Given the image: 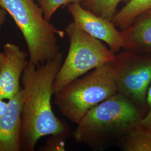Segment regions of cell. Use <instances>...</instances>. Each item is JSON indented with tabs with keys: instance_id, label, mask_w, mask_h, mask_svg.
I'll return each instance as SVG.
<instances>
[{
	"instance_id": "obj_1",
	"label": "cell",
	"mask_w": 151,
	"mask_h": 151,
	"mask_svg": "<svg viewBox=\"0 0 151 151\" xmlns=\"http://www.w3.org/2000/svg\"><path fill=\"white\" fill-rule=\"evenodd\" d=\"M63 61L60 52L42 65L29 62L22 76V151H34L38 141L45 136L68 138L71 134L69 124L54 114L51 103L54 80Z\"/></svg>"
},
{
	"instance_id": "obj_2",
	"label": "cell",
	"mask_w": 151,
	"mask_h": 151,
	"mask_svg": "<svg viewBox=\"0 0 151 151\" xmlns=\"http://www.w3.org/2000/svg\"><path fill=\"white\" fill-rule=\"evenodd\" d=\"M145 115L129 99L116 93L90 110L72 135L76 142L93 151L101 150L140 124Z\"/></svg>"
},
{
	"instance_id": "obj_3",
	"label": "cell",
	"mask_w": 151,
	"mask_h": 151,
	"mask_svg": "<svg viewBox=\"0 0 151 151\" xmlns=\"http://www.w3.org/2000/svg\"><path fill=\"white\" fill-rule=\"evenodd\" d=\"M0 7L9 14L21 31L30 63L43 64L60 52L57 37L63 38L65 32L45 19L35 0H0Z\"/></svg>"
},
{
	"instance_id": "obj_4",
	"label": "cell",
	"mask_w": 151,
	"mask_h": 151,
	"mask_svg": "<svg viewBox=\"0 0 151 151\" xmlns=\"http://www.w3.org/2000/svg\"><path fill=\"white\" fill-rule=\"evenodd\" d=\"M118 93L112 62L72 81L54 94L61 114L77 124L92 108Z\"/></svg>"
},
{
	"instance_id": "obj_5",
	"label": "cell",
	"mask_w": 151,
	"mask_h": 151,
	"mask_svg": "<svg viewBox=\"0 0 151 151\" xmlns=\"http://www.w3.org/2000/svg\"><path fill=\"white\" fill-rule=\"evenodd\" d=\"M70 42L67 55L54 80V95L91 70L113 61L115 54L96 38L83 31L75 22L65 29Z\"/></svg>"
},
{
	"instance_id": "obj_6",
	"label": "cell",
	"mask_w": 151,
	"mask_h": 151,
	"mask_svg": "<svg viewBox=\"0 0 151 151\" xmlns=\"http://www.w3.org/2000/svg\"><path fill=\"white\" fill-rule=\"evenodd\" d=\"M112 65L118 93L146 115L147 93L151 83V53L123 50L115 54Z\"/></svg>"
},
{
	"instance_id": "obj_7",
	"label": "cell",
	"mask_w": 151,
	"mask_h": 151,
	"mask_svg": "<svg viewBox=\"0 0 151 151\" xmlns=\"http://www.w3.org/2000/svg\"><path fill=\"white\" fill-rule=\"evenodd\" d=\"M68 10L78 27L92 37L105 42L114 53L123 49V32L115 27L111 21L87 10L81 4L68 5Z\"/></svg>"
},
{
	"instance_id": "obj_8",
	"label": "cell",
	"mask_w": 151,
	"mask_h": 151,
	"mask_svg": "<svg viewBox=\"0 0 151 151\" xmlns=\"http://www.w3.org/2000/svg\"><path fill=\"white\" fill-rule=\"evenodd\" d=\"M4 60L0 66V98L10 100L22 89V76L29 63L28 55L16 44L3 47Z\"/></svg>"
},
{
	"instance_id": "obj_9",
	"label": "cell",
	"mask_w": 151,
	"mask_h": 151,
	"mask_svg": "<svg viewBox=\"0 0 151 151\" xmlns=\"http://www.w3.org/2000/svg\"><path fill=\"white\" fill-rule=\"evenodd\" d=\"M8 102V110L0 118V151H22V89Z\"/></svg>"
},
{
	"instance_id": "obj_10",
	"label": "cell",
	"mask_w": 151,
	"mask_h": 151,
	"mask_svg": "<svg viewBox=\"0 0 151 151\" xmlns=\"http://www.w3.org/2000/svg\"><path fill=\"white\" fill-rule=\"evenodd\" d=\"M122 32L123 50L138 53H151V9L140 14Z\"/></svg>"
},
{
	"instance_id": "obj_11",
	"label": "cell",
	"mask_w": 151,
	"mask_h": 151,
	"mask_svg": "<svg viewBox=\"0 0 151 151\" xmlns=\"http://www.w3.org/2000/svg\"><path fill=\"white\" fill-rule=\"evenodd\" d=\"M118 140L122 151H151V128L140 123Z\"/></svg>"
},
{
	"instance_id": "obj_12",
	"label": "cell",
	"mask_w": 151,
	"mask_h": 151,
	"mask_svg": "<svg viewBox=\"0 0 151 151\" xmlns=\"http://www.w3.org/2000/svg\"><path fill=\"white\" fill-rule=\"evenodd\" d=\"M151 9V0H129L126 5L114 16L111 22L121 31L127 29L137 17Z\"/></svg>"
},
{
	"instance_id": "obj_13",
	"label": "cell",
	"mask_w": 151,
	"mask_h": 151,
	"mask_svg": "<svg viewBox=\"0 0 151 151\" xmlns=\"http://www.w3.org/2000/svg\"><path fill=\"white\" fill-rule=\"evenodd\" d=\"M129 0H83L82 6L94 14L111 21L121 2Z\"/></svg>"
},
{
	"instance_id": "obj_14",
	"label": "cell",
	"mask_w": 151,
	"mask_h": 151,
	"mask_svg": "<svg viewBox=\"0 0 151 151\" xmlns=\"http://www.w3.org/2000/svg\"><path fill=\"white\" fill-rule=\"evenodd\" d=\"M43 11L45 19L49 22L60 7L71 4H81L83 0H35Z\"/></svg>"
},
{
	"instance_id": "obj_15",
	"label": "cell",
	"mask_w": 151,
	"mask_h": 151,
	"mask_svg": "<svg viewBox=\"0 0 151 151\" xmlns=\"http://www.w3.org/2000/svg\"><path fill=\"white\" fill-rule=\"evenodd\" d=\"M66 137L61 135H50L43 146L39 148L41 151H65Z\"/></svg>"
},
{
	"instance_id": "obj_16",
	"label": "cell",
	"mask_w": 151,
	"mask_h": 151,
	"mask_svg": "<svg viewBox=\"0 0 151 151\" xmlns=\"http://www.w3.org/2000/svg\"><path fill=\"white\" fill-rule=\"evenodd\" d=\"M148 111L141 121V123L151 128V83L147 93Z\"/></svg>"
},
{
	"instance_id": "obj_17",
	"label": "cell",
	"mask_w": 151,
	"mask_h": 151,
	"mask_svg": "<svg viewBox=\"0 0 151 151\" xmlns=\"http://www.w3.org/2000/svg\"><path fill=\"white\" fill-rule=\"evenodd\" d=\"M9 106V102H6L4 99L0 98V118L7 112Z\"/></svg>"
},
{
	"instance_id": "obj_18",
	"label": "cell",
	"mask_w": 151,
	"mask_h": 151,
	"mask_svg": "<svg viewBox=\"0 0 151 151\" xmlns=\"http://www.w3.org/2000/svg\"><path fill=\"white\" fill-rule=\"evenodd\" d=\"M6 14V11L0 7V31L5 22Z\"/></svg>"
},
{
	"instance_id": "obj_19",
	"label": "cell",
	"mask_w": 151,
	"mask_h": 151,
	"mask_svg": "<svg viewBox=\"0 0 151 151\" xmlns=\"http://www.w3.org/2000/svg\"><path fill=\"white\" fill-rule=\"evenodd\" d=\"M4 56L3 52H0V66H1V65L2 64V63L4 60Z\"/></svg>"
}]
</instances>
